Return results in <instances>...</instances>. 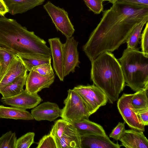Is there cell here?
Listing matches in <instances>:
<instances>
[{
  "label": "cell",
  "instance_id": "obj_1",
  "mask_svg": "<svg viewBox=\"0 0 148 148\" xmlns=\"http://www.w3.org/2000/svg\"><path fill=\"white\" fill-rule=\"evenodd\" d=\"M103 11L100 21L82 49L90 61L105 51L112 52L126 42L134 27L148 16V8L116 2Z\"/></svg>",
  "mask_w": 148,
  "mask_h": 148
},
{
  "label": "cell",
  "instance_id": "obj_2",
  "mask_svg": "<svg viewBox=\"0 0 148 148\" xmlns=\"http://www.w3.org/2000/svg\"><path fill=\"white\" fill-rule=\"evenodd\" d=\"M0 46L17 56H51L46 42L16 20L0 17Z\"/></svg>",
  "mask_w": 148,
  "mask_h": 148
},
{
  "label": "cell",
  "instance_id": "obj_3",
  "mask_svg": "<svg viewBox=\"0 0 148 148\" xmlns=\"http://www.w3.org/2000/svg\"><path fill=\"white\" fill-rule=\"evenodd\" d=\"M90 79L113 103L126 85L119 61L111 52H104L91 61Z\"/></svg>",
  "mask_w": 148,
  "mask_h": 148
},
{
  "label": "cell",
  "instance_id": "obj_4",
  "mask_svg": "<svg viewBox=\"0 0 148 148\" xmlns=\"http://www.w3.org/2000/svg\"><path fill=\"white\" fill-rule=\"evenodd\" d=\"M126 85L134 91L148 89V56L138 48H127L119 59Z\"/></svg>",
  "mask_w": 148,
  "mask_h": 148
},
{
  "label": "cell",
  "instance_id": "obj_5",
  "mask_svg": "<svg viewBox=\"0 0 148 148\" xmlns=\"http://www.w3.org/2000/svg\"><path fill=\"white\" fill-rule=\"evenodd\" d=\"M67 92V96L64 101V106L61 109L60 117L71 123L88 119L91 114L79 95L73 89H69Z\"/></svg>",
  "mask_w": 148,
  "mask_h": 148
},
{
  "label": "cell",
  "instance_id": "obj_6",
  "mask_svg": "<svg viewBox=\"0 0 148 148\" xmlns=\"http://www.w3.org/2000/svg\"><path fill=\"white\" fill-rule=\"evenodd\" d=\"M86 105L91 115L101 107L105 105L108 102L105 93L94 84L79 85L74 88Z\"/></svg>",
  "mask_w": 148,
  "mask_h": 148
},
{
  "label": "cell",
  "instance_id": "obj_7",
  "mask_svg": "<svg viewBox=\"0 0 148 148\" xmlns=\"http://www.w3.org/2000/svg\"><path fill=\"white\" fill-rule=\"evenodd\" d=\"M43 7L57 29L66 38L72 37L75 30L67 12L63 9L55 6L50 1L46 3Z\"/></svg>",
  "mask_w": 148,
  "mask_h": 148
},
{
  "label": "cell",
  "instance_id": "obj_8",
  "mask_svg": "<svg viewBox=\"0 0 148 148\" xmlns=\"http://www.w3.org/2000/svg\"><path fill=\"white\" fill-rule=\"evenodd\" d=\"M133 95V94L123 93L118 100L117 108L124 122L130 128L144 132L145 126L142 123L131 104Z\"/></svg>",
  "mask_w": 148,
  "mask_h": 148
},
{
  "label": "cell",
  "instance_id": "obj_9",
  "mask_svg": "<svg viewBox=\"0 0 148 148\" xmlns=\"http://www.w3.org/2000/svg\"><path fill=\"white\" fill-rule=\"evenodd\" d=\"M78 43V42L72 36L66 38V42L63 44L64 77L71 72H74L76 67H79Z\"/></svg>",
  "mask_w": 148,
  "mask_h": 148
},
{
  "label": "cell",
  "instance_id": "obj_10",
  "mask_svg": "<svg viewBox=\"0 0 148 148\" xmlns=\"http://www.w3.org/2000/svg\"><path fill=\"white\" fill-rule=\"evenodd\" d=\"M4 104L24 109L33 108L36 106L42 100L38 94H31L25 89L14 96L1 99Z\"/></svg>",
  "mask_w": 148,
  "mask_h": 148
},
{
  "label": "cell",
  "instance_id": "obj_11",
  "mask_svg": "<svg viewBox=\"0 0 148 148\" xmlns=\"http://www.w3.org/2000/svg\"><path fill=\"white\" fill-rule=\"evenodd\" d=\"M55 78L54 73L43 76L32 69L27 77L25 90L31 94H38L42 89L49 88L54 82Z\"/></svg>",
  "mask_w": 148,
  "mask_h": 148
},
{
  "label": "cell",
  "instance_id": "obj_12",
  "mask_svg": "<svg viewBox=\"0 0 148 148\" xmlns=\"http://www.w3.org/2000/svg\"><path fill=\"white\" fill-rule=\"evenodd\" d=\"M48 42L50 46L53 69L60 80L63 81L64 77L63 44L58 38L49 39Z\"/></svg>",
  "mask_w": 148,
  "mask_h": 148
},
{
  "label": "cell",
  "instance_id": "obj_13",
  "mask_svg": "<svg viewBox=\"0 0 148 148\" xmlns=\"http://www.w3.org/2000/svg\"><path fill=\"white\" fill-rule=\"evenodd\" d=\"M31 113L34 119L37 121H52L60 116L61 109L56 103L47 101L34 108Z\"/></svg>",
  "mask_w": 148,
  "mask_h": 148
},
{
  "label": "cell",
  "instance_id": "obj_14",
  "mask_svg": "<svg viewBox=\"0 0 148 148\" xmlns=\"http://www.w3.org/2000/svg\"><path fill=\"white\" fill-rule=\"evenodd\" d=\"M119 140L126 148H148V140L143 132L132 129L125 130Z\"/></svg>",
  "mask_w": 148,
  "mask_h": 148
},
{
  "label": "cell",
  "instance_id": "obj_15",
  "mask_svg": "<svg viewBox=\"0 0 148 148\" xmlns=\"http://www.w3.org/2000/svg\"><path fill=\"white\" fill-rule=\"evenodd\" d=\"M81 148H120L121 145L115 143L107 136L88 134L81 136Z\"/></svg>",
  "mask_w": 148,
  "mask_h": 148
},
{
  "label": "cell",
  "instance_id": "obj_16",
  "mask_svg": "<svg viewBox=\"0 0 148 148\" xmlns=\"http://www.w3.org/2000/svg\"><path fill=\"white\" fill-rule=\"evenodd\" d=\"M81 136L70 123L62 137L55 139L57 148H81Z\"/></svg>",
  "mask_w": 148,
  "mask_h": 148
},
{
  "label": "cell",
  "instance_id": "obj_17",
  "mask_svg": "<svg viewBox=\"0 0 148 148\" xmlns=\"http://www.w3.org/2000/svg\"><path fill=\"white\" fill-rule=\"evenodd\" d=\"M27 71L20 58L15 56L0 82V88L12 82L17 78L27 73Z\"/></svg>",
  "mask_w": 148,
  "mask_h": 148
},
{
  "label": "cell",
  "instance_id": "obj_18",
  "mask_svg": "<svg viewBox=\"0 0 148 148\" xmlns=\"http://www.w3.org/2000/svg\"><path fill=\"white\" fill-rule=\"evenodd\" d=\"M12 15L22 14L42 4L45 0H4Z\"/></svg>",
  "mask_w": 148,
  "mask_h": 148
},
{
  "label": "cell",
  "instance_id": "obj_19",
  "mask_svg": "<svg viewBox=\"0 0 148 148\" xmlns=\"http://www.w3.org/2000/svg\"><path fill=\"white\" fill-rule=\"evenodd\" d=\"M71 123L81 136L88 134L107 135L101 126L90 121L88 119H83Z\"/></svg>",
  "mask_w": 148,
  "mask_h": 148
},
{
  "label": "cell",
  "instance_id": "obj_20",
  "mask_svg": "<svg viewBox=\"0 0 148 148\" xmlns=\"http://www.w3.org/2000/svg\"><path fill=\"white\" fill-rule=\"evenodd\" d=\"M0 118L31 120L34 119L31 113L25 109L0 105Z\"/></svg>",
  "mask_w": 148,
  "mask_h": 148
},
{
  "label": "cell",
  "instance_id": "obj_21",
  "mask_svg": "<svg viewBox=\"0 0 148 148\" xmlns=\"http://www.w3.org/2000/svg\"><path fill=\"white\" fill-rule=\"evenodd\" d=\"M27 75V73L19 77L12 82L0 88V93L2 95V98L12 97L21 93L23 90L25 85Z\"/></svg>",
  "mask_w": 148,
  "mask_h": 148
},
{
  "label": "cell",
  "instance_id": "obj_22",
  "mask_svg": "<svg viewBox=\"0 0 148 148\" xmlns=\"http://www.w3.org/2000/svg\"><path fill=\"white\" fill-rule=\"evenodd\" d=\"M147 91L146 90H140L133 94L131 104L136 112L148 109Z\"/></svg>",
  "mask_w": 148,
  "mask_h": 148
},
{
  "label": "cell",
  "instance_id": "obj_23",
  "mask_svg": "<svg viewBox=\"0 0 148 148\" xmlns=\"http://www.w3.org/2000/svg\"><path fill=\"white\" fill-rule=\"evenodd\" d=\"M148 21V16L145 17L137 25L132 31L126 42L127 48L134 49L137 48L139 40L141 37V32L144 25Z\"/></svg>",
  "mask_w": 148,
  "mask_h": 148
},
{
  "label": "cell",
  "instance_id": "obj_24",
  "mask_svg": "<svg viewBox=\"0 0 148 148\" xmlns=\"http://www.w3.org/2000/svg\"><path fill=\"white\" fill-rule=\"evenodd\" d=\"M21 59L27 71H30L35 66L46 64L51 63V57L40 56H18Z\"/></svg>",
  "mask_w": 148,
  "mask_h": 148
},
{
  "label": "cell",
  "instance_id": "obj_25",
  "mask_svg": "<svg viewBox=\"0 0 148 148\" xmlns=\"http://www.w3.org/2000/svg\"><path fill=\"white\" fill-rule=\"evenodd\" d=\"M16 56L0 46V62L1 65L0 82L6 73L13 59Z\"/></svg>",
  "mask_w": 148,
  "mask_h": 148
},
{
  "label": "cell",
  "instance_id": "obj_26",
  "mask_svg": "<svg viewBox=\"0 0 148 148\" xmlns=\"http://www.w3.org/2000/svg\"><path fill=\"white\" fill-rule=\"evenodd\" d=\"M70 123L62 119L57 120L53 125L49 134L54 139L60 138L63 135L67 126Z\"/></svg>",
  "mask_w": 148,
  "mask_h": 148
},
{
  "label": "cell",
  "instance_id": "obj_27",
  "mask_svg": "<svg viewBox=\"0 0 148 148\" xmlns=\"http://www.w3.org/2000/svg\"><path fill=\"white\" fill-rule=\"evenodd\" d=\"M17 139L15 132H6L0 138V148H16Z\"/></svg>",
  "mask_w": 148,
  "mask_h": 148
},
{
  "label": "cell",
  "instance_id": "obj_28",
  "mask_svg": "<svg viewBox=\"0 0 148 148\" xmlns=\"http://www.w3.org/2000/svg\"><path fill=\"white\" fill-rule=\"evenodd\" d=\"M35 133L28 132L17 139L16 148H29L34 143Z\"/></svg>",
  "mask_w": 148,
  "mask_h": 148
},
{
  "label": "cell",
  "instance_id": "obj_29",
  "mask_svg": "<svg viewBox=\"0 0 148 148\" xmlns=\"http://www.w3.org/2000/svg\"><path fill=\"white\" fill-rule=\"evenodd\" d=\"M36 148H57L54 137L50 134L44 136L37 143Z\"/></svg>",
  "mask_w": 148,
  "mask_h": 148
},
{
  "label": "cell",
  "instance_id": "obj_30",
  "mask_svg": "<svg viewBox=\"0 0 148 148\" xmlns=\"http://www.w3.org/2000/svg\"><path fill=\"white\" fill-rule=\"evenodd\" d=\"M87 6L95 14H99L103 10V0H83Z\"/></svg>",
  "mask_w": 148,
  "mask_h": 148
},
{
  "label": "cell",
  "instance_id": "obj_31",
  "mask_svg": "<svg viewBox=\"0 0 148 148\" xmlns=\"http://www.w3.org/2000/svg\"><path fill=\"white\" fill-rule=\"evenodd\" d=\"M116 2L134 7L148 8V0H117Z\"/></svg>",
  "mask_w": 148,
  "mask_h": 148
},
{
  "label": "cell",
  "instance_id": "obj_32",
  "mask_svg": "<svg viewBox=\"0 0 148 148\" xmlns=\"http://www.w3.org/2000/svg\"><path fill=\"white\" fill-rule=\"evenodd\" d=\"M141 48L142 52L147 56H148V22L141 34Z\"/></svg>",
  "mask_w": 148,
  "mask_h": 148
},
{
  "label": "cell",
  "instance_id": "obj_33",
  "mask_svg": "<svg viewBox=\"0 0 148 148\" xmlns=\"http://www.w3.org/2000/svg\"><path fill=\"white\" fill-rule=\"evenodd\" d=\"M32 69L43 76L54 73L51 63L41 64L34 67Z\"/></svg>",
  "mask_w": 148,
  "mask_h": 148
},
{
  "label": "cell",
  "instance_id": "obj_34",
  "mask_svg": "<svg viewBox=\"0 0 148 148\" xmlns=\"http://www.w3.org/2000/svg\"><path fill=\"white\" fill-rule=\"evenodd\" d=\"M125 123L124 122L123 123L119 122L113 130L109 135V137L116 140H119L120 137L125 130Z\"/></svg>",
  "mask_w": 148,
  "mask_h": 148
},
{
  "label": "cell",
  "instance_id": "obj_35",
  "mask_svg": "<svg viewBox=\"0 0 148 148\" xmlns=\"http://www.w3.org/2000/svg\"><path fill=\"white\" fill-rule=\"evenodd\" d=\"M142 123L145 126L148 125V109L136 112Z\"/></svg>",
  "mask_w": 148,
  "mask_h": 148
},
{
  "label": "cell",
  "instance_id": "obj_36",
  "mask_svg": "<svg viewBox=\"0 0 148 148\" xmlns=\"http://www.w3.org/2000/svg\"><path fill=\"white\" fill-rule=\"evenodd\" d=\"M8 12V9L4 0H0V15L1 16H5V14Z\"/></svg>",
  "mask_w": 148,
  "mask_h": 148
},
{
  "label": "cell",
  "instance_id": "obj_37",
  "mask_svg": "<svg viewBox=\"0 0 148 148\" xmlns=\"http://www.w3.org/2000/svg\"><path fill=\"white\" fill-rule=\"evenodd\" d=\"M103 1H109V2L112 3V4L114 3H115L117 0H103Z\"/></svg>",
  "mask_w": 148,
  "mask_h": 148
},
{
  "label": "cell",
  "instance_id": "obj_38",
  "mask_svg": "<svg viewBox=\"0 0 148 148\" xmlns=\"http://www.w3.org/2000/svg\"><path fill=\"white\" fill-rule=\"evenodd\" d=\"M1 65L0 62V75H1Z\"/></svg>",
  "mask_w": 148,
  "mask_h": 148
}]
</instances>
